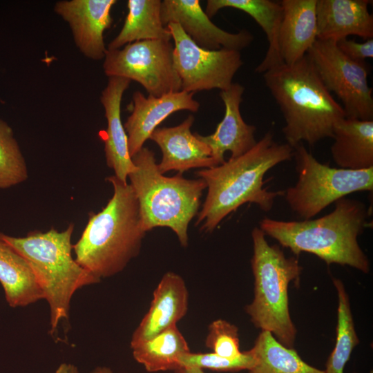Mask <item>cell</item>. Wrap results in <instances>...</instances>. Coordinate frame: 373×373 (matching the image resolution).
Instances as JSON below:
<instances>
[{
  "mask_svg": "<svg viewBox=\"0 0 373 373\" xmlns=\"http://www.w3.org/2000/svg\"><path fill=\"white\" fill-rule=\"evenodd\" d=\"M293 155L291 146L277 143L273 134L267 132L245 154L196 171V175L206 182L208 192L195 224L203 222L201 229L211 232L226 216L247 202L256 204L264 211H270L275 199L284 196L285 191L264 188V176L277 164L291 160Z\"/></svg>",
  "mask_w": 373,
  "mask_h": 373,
  "instance_id": "obj_1",
  "label": "cell"
},
{
  "mask_svg": "<svg viewBox=\"0 0 373 373\" xmlns=\"http://www.w3.org/2000/svg\"><path fill=\"white\" fill-rule=\"evenodd\" d=\"M263 78L279 106L285 119L282 131L293 149L303 142L313 146L332 138L336 125L346 117L307 54L293 64L283 63L268 70Z\"/></svg>",
  "mask_w": 373,
  "mask_h": 373,
  "instance_id": "obj_2",
  "label": "cell"
},
{
  "mask_svg": "<svg viewBox=\"0 0 373 373\" xmlns=\"http://www.w3.org/2000/svg\"><path fill=\"white\" fill-rule=\"evenodd\" d=\"M106 180L113 196L101 211L89 213L81 237L73 245L76 262L99 280L122 271L138 255L146 233L131 185L114 175Z\"/></svg>",
  "mask_w": 373,
  "mask_h": 373,
  "instance_id": "obj_3",
  "label": "cell"
},
{
  "mask_svg": "<svg viewBox=\"0 0 373 373\" xmlns=\"http://www.w3.org/2000/svg\"><path fill=\"white\" fill-rule=\"evenodd\" d=\"M334 203V209L321 218L283 221L265 217L260 222V229L296 255L307 252L327 265H348L368 273L370 262L357 238L366 225L369 211L356 200L343 198Z\"/></svg>",
  "mask_w": 373,
  "mask_h": 373,
  "instance_id": "obj_4",
  "label": "cell"
},
{
  "mask_svg": "<svg viewBox=\"0 0 373 373\" xmlns=\"http://www.w3.org/2000/svg\"><path fill=\"white\" fill-rule=\"evenodd\" d=\"M74 227L71 223L62 231L53 227L46 232L35 230L24 237L0 233L1 238L32 268L50 307L51 334L61 321L68 319L75 291L100 281L73 257L71 238Z\"/></svg>",
  "mask_w": 373,
  "mask_h": 373,
  "instance_id": "obj_5",
  "label": "cell"
},
{
  "mask_svg": "<svg viewBox=\"0 0 373 373\" xmlns=\"http://www.w3.org/2000/svg\"><path fill=\"white\" fill-rule=\"evenodd\" d=\"M136 169L128 178L139 204L145 232L157 227L171 229L180 245H188V227L198 214L206 182L189 180L178 173L166 177L158 170L154 153L142 147L131 157Z\"/></svg>",
  "mask_w": 373,
  "mask_h": 373,
  "instance_id": "obj_6",
  "label": "cell"
},
{
  "mask_svg": "<svg viewBox=\"0 0 373 373\" xmlns=\"http://www.w3.org/2000/svg\"><path fill=\"white\" fill-rule=\"evenodd\" d=\"M251 237L254 297L246 312L256 327L292 348L296 329L289 314L288 287L298 280L302 267L298 259L287 258L278 245H269L260 228L254 227Z\"/></svg>",
  "mask_w": 373,
  "mask_h": 373,
  "instance_id": "obj_7",
  "label": "cell"
},
{
  "mask_svg": "<svg viewBox=\"0 0 373 373\" xmlns=\"http://www.w3.org/2000/svg\"><path fill=\"white\" fill-rule=\"evenodd\" d=\"M298 180L285 191L289 208L310 220L330 204L358 191H372L373 167L350 170L319 162L302 143L294 148Z\"/></svg>",
  "mask_w": 373,
  "mask_h": 373,
  "instance_id": "obj_8",
  "label": "cell"
},
{
  "mask_svg": "<svg viewBox=\"0 0 373 373\" xmlns=\"http://www.w3.org/2000/svg\"><path fill=\"white\" fill-rule=\"evenodd\" d=\"M171 41L143 40L119 49L107 50L103 69L106 76L124 77L140 84L150 96L181 90L173 61Z\"/></svg>",
  "mask_w": 373,
  "mask_h": 373,
  "instance_id": "obj_9",
  "label": "cell"
},
{
  "mask_svg": "<svg viewBox=\"0 0 373 373\" xmlns=\"http://www.w3.org/2000/svg\"><path fill=\"white\" fill-rule=\"evenodd\" d=\"M307 55L325 86L341 102L346 117L373 119L372 88L367 82L366 63L348 58L334 41L316 39Z\"/></svg>",
  "mask_w": 373,
  "mask_h": 373,
  "instance_id": "obj_10",
  "label": "cell"
},
{
  "mask_svg": "<svg viewBox=\"0 0 373 373\" xmlns=\"http://www.w3.org/2000/svg\"><path fill=\"white\" fill-rule=\"evenodd\" d=\"M166 27L174 41L173 61L181 81V90L194 93L230 87L243 65L240 52L225 48L205 50L196 45L178 23H169Z\"/></svg>",
  "mask_w": 373,
  "mask_h": 373,
  "instance_id": "obj_11",
  "label": "cell"
},
{
  "mask_svg": "<svg viewBox=\"0 0 373 373\" xmlns=\"http://www.w3.org/2000/svg\"><path fill=\"white\" fill-rule=\"evenodd\" d=\"M161 19L164 26L178 23L196 45L205 50L240 52L254 40L247 30L231 33L218 27L203 11L199 0L162 1Z\"/></svg>",
  "mask_w": 373,
  "mask_h": 373,
  "instance_id": "obj_12",
  "label": "cell"
},
{
  "mask_svg": "<svg viewBox=\"0 0 373 373\" xmlns=\"http://www.w3.org/2000/svg\"><path fill=\"white\" fill-rule=\"evenodd\" d=\"M116 0H63L55 12L66 21L81 52L93 60L104 59L107 48L104 32L112 23L111 10Z\"/></svg>",
  "mask_w": 373,
  "mask_h": 373,
  "instance_id": "obj_13",
  "label": "cell"
},
{
  "mask_svg": "<svg viewBox=\"0 0 373 373\" xmlns=\"http://www.w3.org/2000/svg\"><path fill=\"white\" fill-rule=\"evenodd\" d=\"M193 94L180 90L160 97H145L140 91H135L131 104V115L124 124L131 157L144 146L153 131L169 115L182 110L198 111L200 104L193 99Z\"/></svg>",
  "mask_w": 373,
  "mask_h": 373,
  "instance_id": "obj_14",
  "label": "cell"
},
{
  "mask_svg": "<svg viewBox=\"0 0 373 373\" xmlns=\"http://www.w3.org/2000/svg\"><path fill=\"white\" fill-rule=\"evenodd\" d=\"M244 91V86L238 83H233L229 88L220 90V97L225 108L223 119L213 134L203 136L195 133L209 147L211 157L216 166L225 162L226 151H230L231 158H235L247 153L257 143L256 126L247 124L241 116L240 105Z\"/></svg>",
  "mask_w": 373,
  "mask_h": 373,
  "instance_id": "obj_15",
  "label": "cell"
},
{
  "mask_svg": "<svg viewBox=\"0 0 373 373\" xmlns=\"http://www.w3.org/2000/svg\"><path fill=\"white\" fill-rule=\"evenodd\" d=\"M194 117L189 115L181 124L173 127L156 128L149 139L160 148L162 157L157 168L161 174L170 171L182 173L192 168L217 166L211 157L209 147L200 140L191 127Z\"/></svg>",
  "mask_w": 373,
  "mask_h": 373,
  "instance_id": "obj_16",
  "label": "cell"
},
{
  "mask_svg": "<svg viewBox=\"0 0 373 373\" xmlns=\"http://www.w3.org/2000/svg\"><path fill=\"white\" fill-rule=\"evenodd\" d=\"M188 291L183 278L167 272L153 292L150 308L133 334L131 347L176 325L186 314Z\"/></svg>",
  "mask_w": 373,
  "mask_h": 373,
  "instance_id": "obj_17",
  "label": "cell"
},
{
  "mask_svg": "<svg viewBox=\"0 0 373 373\" xmlns=\"http://www.w3.org/2000/svg\"><path fill=\"white\" fill-rule=\"evenodd\" d=\"M130 83L124 77H108L100 97L107 121L104 136L106 164L114 171V175L124 182H127L128 175L136 169L129 154L128 136L121 119L122 99Z\"/></svg>",
  "mask_w": 373,
  "mask_h": 373,
  "instance_id": "obj_18",
  "label": "cell"
},
{
  "mask_svg": "<svg viewBox=\"0 0 373 373\" xmlns=\"http://www.w3.org/2000/svg\"><path fill=\"white\" fill-rule=\"evenodd\" d=\"M370 0H316L317 39L336 41L350 35L373 38Z\"/></svg>",
  "mask_w": 373,
  "mask_h": 373,
  "instance_id": "obj_19",
  "label": "cell"
},
{
  "mask_svg": "<svg viewBox=\"0 0 373 373\" xmlns=\"http://www.w3.org/2000/svg\"><path fill=\"white\" fill-rule=\"evenodd\" d=\"M278 35L280 57L293 64L302 59L317 39L316 0H283Z\"/></svg>",
  "mask_w": 373,
  "mask_h": 373,
  "instance_id": "obj_20",
  "label": "cell"
},
{
  "mask_svg": "<svg viewBox=\"0 0 373 373\" xmlns=\"http://www.w3.org/2000/svg\"><path fill=\"white\" fill-rule=\"evenodd\" d=\"M331 155L341 169L365 170L373 167V119L345 117L334 129Z\"/></svg>",
  "mask_w": 373,
  "mask_h": 373,
  "instance_id": "obj_21",
  "label": "cell"
},
{
  "mask_svg": "<svg viewBox=\"0 0 373 373\" xmlns=\"http://www.w3.org/2000/svg\"><path fill=\"white\" fill-rule=\"evenodd\" d=\"M224 8H235L246 12L257 22L266 35L268 49L263 60L256 68V72L264 73L283 64L278 46V35L283 17V8L280 2L271 0H208L205 13L211 18Z\"/></svg>",
  "mask_w": 373,
  "mask_h": 373,
  "instance_id": "obj_22",
  "label": "cell"
},
{
  "mask_svg": "<svg viewBox=\"0 0 373 373\" xmlns=\"http://www.w3.org/2000/svg\"><path fill=\"white\" fill-rule=\"evenodd\" d=\"M0 283L12 307H25L45 298L27 260L1 236Z\"/></svg>",
  "mask_w": 373,
  "mask_h": 373,
  "instance_id": "obj_23",
  "label": "cell"
},
{
  "mask_svg": "<svg viewBox=\"0 0 373 373\" xmlns=\"http://www.w3.org/2000/svg\"><path fill=\"white\" fill-rule=\"evenodd\" d=\"M161 4L160 0H128L124 25L107 50L119 49L143 40L171 41V35L162 22Z\"/></svg>",
  "mask_w": 373,
  "mask_h": 373,
  "instance_id": "obj_24",
  "label": "cell"
},
{
  "mask_svg": "<svg viewBox=\"0 0 373 373\" xmlns=\"http://www.w3.org/2000/svg\"><path fill=\"white\" fill-rule=\"evenodd\" d=\"M131 348L135 360L150 372L174 371L180 367V358L190 352L176 325Z\"/></svg>",
  "mask_w": 373,
  "mask_h": 373,
  "instance_id": "obj_25",
  "label": "cell"
},
{
  "mask_svg": "<svg viewBox=\"0 0 373 373\" xmlns=\"http://www.w3.org/2000/svg\"><path fill=\"white\" fill-rule=\"evenodd\" d=\"M249 351L254 358L249 373H324L305 362L293 348L282 345L267 331H261Z\"/></svg>",
  "mask_w": 373,
  "mask_h": 373,
  "instance_id": "obj_26",
  "label": "cell"
},
{
  "mask_svg": "<svg viewBox=\"0 0 373 373\" xmlns=\"http://www.w3.org/2000/svg\"><path fill=\"white\" fill-rule=\"evenodd\" d=\"M338 295L336 338L335 346L325 364L324 373H344L354 347L359 343L352 315L350 298L343 283L333 280Z\"/></svg>",
  "mask_w": 373,
  "mask_h": 373,
  "instance_id": "obj_27",
  "label": "cell"
},
{
  "mask_svg": "<svg viewBox=\"0 0 373 373\" xmlns=\"http://www.w3.org/2000/svg\"><path fill=\"white\" fill-rule=\"evenodd\" d=\"M28 177L26 160L13 130L0 119V189L19 184Z\"/></svg>",
  "mask_w": 373,
  "mask_h": 373,
  "instance_id": "obj_28",
  "label": "cell"
},
{
  "mask_svg": "<svg viewBox=\"0 0 373 373\" xmlns=\"http://www.w3.org/2000/svg\"><path fill=\"white\" fill-rule=\"evenodd\" d=\"M180 367L193 366L218 372H238L249 370L254 363V358L250 352H242L238 356L227 358L213 352L191 353L183 354L179 360Z\"/></svg>",
  "mask_w": 373,
  "mask_h": 373,
  "instance_id": "obj_29",
  "label": "cell"
},
{
  "mask_svg": "<svg viewBox=\"0 0 373 373\" xmlns=\"http://www.w3.org/2000/svg\"><path fill=\"white\" fill-rule=\"evenodd\" d=\"M205 344L213 353L223 357L234 358L242 353L238 327L222 319L216 320L209 325Z\"/></svg>",
  "mask_w": 373,
  "mask_h": 373,
  "instance_id": "obj_30",
  "label": "cell"
},
{
  "mask_svg": "<svg viewBox=\"0 0 373 373\" xmlns=\"http://www.w3.org/2000/svg\"><path fill=\"white\" fill-rule=\"evenodd\" d=\"M338 48L350 59L365 63V60L373 57V39L359 43L354 39L343 38L335 41Z\"/></svg>",
  "mask_w": 373,
  "mask_h": 373,
  "instance_id": "obj_31",
  "label": "cell"
},
{
  "mask_svg": "<svg viewBox=\"0 0 373 373\" xmlns=\"http://www.w3.org/2000/svg\"><path fill=\"white\" fill-rule=\"evenodd\" d=\"M55 373H79L77 367L71 363H61Z\"/></svg>",
  "mask_w": 373,
  "mask_h": 373,
  "instance_id": "obj_32",
  "label": "cell"
},
{
  "mask_svg": "<svg viewBox=\"0 0 373 373\" xmlns=\"http://www.w3.org/2000/svg\"><path fill=\"white\" fill-rule=\"evenodd\" d=\"M175 373H204L203 369L193 366H181L174 370Z\"/></svg>",
  "mask_w": 373,
  "mask_h": 373,
  "instance_id": "obj_33",
  "label": "cell"
},
{
  "mask_svg": "<svg viewBox=\"0 0 373 373\" xmlns=\"http://www.w3.org/2000/svg\"><path fill=\"white\" fill-rule=\"evenodd\" d=\"M90 373H113V372L107 367H97Z\"/></svg>",
  "mask_w": 373,
  "mask_h": 373,
  "instance_id": "obj_34",
  "label": "cell"
}]
</instances>
